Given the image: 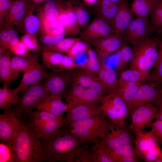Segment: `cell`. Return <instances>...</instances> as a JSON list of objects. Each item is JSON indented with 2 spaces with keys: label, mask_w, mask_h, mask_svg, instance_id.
Listing matches in <instances>:
<instances>
[{
  "label": "cell",
  "mask_w": 162,
  "mask_h": 162,
  "mask_svg": "<svg viewBox=\"0 0 162 162\" xmlns=\"http://www.w3.org/2000/svg\"><path fill=\"white\" fill-rule=\"evenodd\" d=\"M64 35L54 36L44 34L41 40L44 46H52L56 45L64 38Z\"/></svg>",
  "instance_id": "cell-54"
},
{
  "label": "cell",
  "mask_w": 162,
  "mask_h": 162,
  "mask_svg": "<svg viewBox=\"0 0 162 162\" xmlns=\"http://www.w3.org/2000/svg\"><path fill=\"white\" fill-rule=\"evenodd\" d=\"M158 104H162V83L160 86L156 101L154 104L156 105Z\"/></svg>",
  "instance_id": "cell-57"
},
{
  "label": "cell",
  "mask_w": 162,
  "mask_h": 162,
  "mask_svg": "<svg viewBox=\"0 0 162 162\" xmlns=\"http://www.w3.org/2000/svg\"><path fill=\"white\" fill-rule=\"evenodd\" d=\"M89 48L87 44L81 40L73 45L67 54L68 56L74 61L79 54L86 51Z\"/></svg>",
  "instance_id": "cell-49"
},
{
  "label": "cell",
  "mask_w": 162,
  "mask_h": 162,
  "mask_svg": "<svg viewBox=\"0 0 162 162\" xmlns=\"http://www.w3.org/2000/svg\"><path fill=\"white\" fill-rule=\"evenodd\" d=\"M119 79L126 82L143 83L152 82L151 73L129 68L120 73Z\"/></svg>",
  "instance_id": "cell-30"
},
{
  "label": "cell",
  "mask_w": 162,
  "mask_h": 162,
  "mask_svg": "<svg viewBox=\"0 0 162 162\" xmlns=\"http://www.w3.org/2000/svg\"><path fill=\"white\" fill-rule=\"evenodd\" d=\"M154 32L148 19H133L124 32L123 42L132 45L135 42L149 37Z\"/></svg>",
  "instance_id": "cell-12"
},
{
  "label": "cell",
  "mask_w": 162,
  "mask_h": 162,
  "mask_svg": "<svg viewBox=\"0 0 162 162\" xmlns=\"http://www.w3.org/2000/svg\"><path fill=\"white\" fill-rule=\"evenodd\" d=\"M158 107L154 119L162 121V104H158L156 105Z\"/></svg>",
  "instance_id": "cell-56"
},
{
  "label": "cell",
  "mask_w": 162,
  "mask_h": 162,
  "mask_svg": "<svg viewBox=\"0 0 162 162\" xmlns=\"http://www.w3.org/2000/svg\"><path fill=\"white\" fill-rule=\"evenodd\" d=\"M159 0H133L130 9L137 18L148 19Z\"/></svg>",
  "instance_id": "cell-27"
},
{
  "label": "cell",
  "mask_w": 162,
  "mask_h": 162,
  "mask_svg": "<svg viewBox=\"0 0 162 162\" xmlns=\"http://www.w3.org/2000/svg\"><path fill=\"white\" fill-rule=\"evenodd\" d=\"M158 107L151 103L142 105L131 114L129 128L136 135L144 130L147 125L154 119Z\"/></svg>",
  "instance_id": "cell-11"
},
{
  "label": "cell",
  "mask_w": 162,
  "mask_h": 162,
  "mask_svg": "<svg viewBox=\"0 0 162 162\" xmlns=\"http://www.w3.org/2000/svg\"><path fill=\"white\" fill-rule=\"evenodd\" d=\"M82 67V65L75 63L74 60L68 56L64 55L62 61L58 68L57 70H72Z\"/></svg>",
  "instance_id": "cell-52"
},
{
  "label": "cell",
  "mask_w": 162,
  "mask_h": 162,
  "mask_svg": "<svg viewBox=\"0 0 162 162\" xmlns=\"http://www.w3.org/2000/svg\"><path fill=\"white\" fill-rule=\"evenodd\" d=\"M99 104L111 123L120 127H127L125 120L129 110L121 97L115 93L102 95Z\"/></svg>",
  "instance_id": "cell-6"
},
{
  "label": "cell",
  "mask_w": 162,
  "mask_h": 162,
  "mask_svg": "<svg viewBox=\"0 0 162 162\" xmlns=\"http://www.w3.org/2000/svg\"><path fill=\"white\" fill-rule=\"evenodd\" d=\"M158 46V57L153 66L154 70L151 73V76L152 81L162 83V40L161 38Z\"/></svg>",
  "instance_id": "cell-46"
},
{
  "label": "cell",
  "mask_w": 162,
  "mask_h": 162,
  "mask_svg": "<svg viewBox=\"0 0 162 162\" xmlns=\"http://www.w3.org/2000/svg\"><path fill=\"white\" fill-rule=\"evenodd\" d=\"M12 57L9 50L0 55V82L3 84L10 85L21 76L19 73H14L11 70Z\"/></svg>",
  "instance_id": "cell-24"
},
{
  "label": "cell",
  "mask_w": 162,
  "mask_h": 162,
  "mask_svg": "<svg viewBox=\"0 0 162 162\" xmlns=\"http://www.w3.org/2000/svg\"><path fill=\"white\" fill-rule=\"evenodd\" d=\"M129 44L123 42L119 49L116 51L118 58L116 69L120 73L125 70L132 58L133 49Z\"/></svg>",
  "instance_id": "cell-32"
},
{
  "label": "cell",
  "mask_w": 162,
  "mask_h": 162,
  "mask_svg": "<svg viewBox=\"0 0 162 162\" xmlns=\"http://www.w3.org/2000/svg\"><path fill=\"white\" fill-rule=\"evenodd\" d=\"M74 162H96L95 157L86 144L83 145L80 151L75 156Z\"/></svg>",
  "instance_id": "cell-47"
},
{
  "label": "cell",
  "mask_w": 162,
  "mask_h": 162,
  "mask_svg": "<svg viewBox=\"0 0 162 162\" xmlns=\"http://www.w3.org/2000/svg\"><path fill=\"white\" fill-rule=\"evenodd\" d=\"M123 42L121 38L113 34L94 40L90 44L99 56L104 57L118 51Z\"/></svg>",
  "instance_id": "cell-19"
},
{
  "label": "cell",
  "mask_w": 162,
  "mask_h": 162,
  "mask_svg": "<svg viewBox=\"0 0 162 162\" xmlns=\"http://www.w3.org/2000/svg\"><path fill=\"white\" fill-rule=\"evenodd\" d=\"M103 112L101 106L96 104H86L68 107L66 111L64 126L100 115Z\"/></svg>",
  "instance_id": "cell-16"
},
{
  "label": "cell",
  "mask_w": 162,
  "mask_h": 162,
  "mask_svg": "<svg viewBox=\"0 0 162 162\" xmlns=\"http://www.w3.org/2000/svg\"><path fill=\"white\" fill-rule=\"evenodd\" d=\"M68 6L65 9H61L57 20L64 28L66 34L76 35L79 32L80 27L78 25L74 8Z\"/></svg>",
  "instance_id": "cell-23"
},
{
  "label": "cell",
  "mask_w": 162,
  "mask_h": 162,
  "mask_svg": "<svg viewBox=\"0 0 162 162\" xmlns=\"http://www.w3.org/2000/svg\"><path fill=\"white\" fill-rule=\"evenodd\" d=\"M133 15L126 1L119 5L114 20L112 29L114 34L122 40L124 32L134 19Z\"/></svg>",
  "instance_id": "cell-20"
},
{
  "label": "cell",
  "mask_w": 162,
  "mask_h": 162,
  "mask_svg": "<svg viewBox=\"0 0 162 162\" xmlns=\"http://www.w3.org/2000/svg\"><path fill=\"white\" fill-rule=\"evenodd\" d=\"M33 7L27 13L21 24L25 34L35 35L41 27L39 17L34 14Z\"/></svg>",
  "instance_id": "cell-37"
},
{
  "label": "cell",
  "mask_w": 162,
  "mask_h": 162,
  "mask_svg": "<svg viewBox=\"0 0 162 162\" xmlns=\"http://www.w3.org/2000/svg\"><path fill=\"white\" fill-rule=\"evenodd\" d=\"M9 50L12 52L15 55L20 56L23 58H26L29 56L28 50L20 40L16 46L12 47Z\"/></svg>",
  "instance_id": "cell-55"
},
{
  "label": "cell",
  "mask_w": 162,
  "mask_h": 162,
  "mask_svg": "<svg viewBox=\"0 0 162 162\" xmlns=\"http://www.w3.org/2000/svg\"><path fill=\"white\" fill-rule=\"evenodd\" d=\"M21 92L17 102L12 109L13 112L20 117L23 114L27 115L36 108L41 100L50 95L45 81L31 85Z\"/></svg>",
  "instance_id": "cell-5"
},
{
  "label": "cell",
  "mask_w": 162,
  "mask_h": 162,
  "mask_svg": "<svg viewBox=\"0 0 162 162\" xmlns=\"http://www.w3.org/2000/svg\"><path fill=\"white\" fill-rule=\"evenodd\" d=\"M72 71L56 70L50 72L45 81L50 95L63 98L69 86L72 82Z\"/></svg>",
  "instance_id": "cell-10"
},
{
  "label": "cell",
  "mask_w": 162,
  "mask_h": 162,
  "mask_svg": "<svg viewBox=\"0 0 162 162\" xmlns=\"http://www.w3.org/2000/svg\"><path fill=\"white\" fill-rule=\"evenodd\" d=\"M10 85L4 84L0 88V108L4 111L11 108L12 105H15L20 97L18 93L11 89Z\"/></svg>",
  "instance_id": "cell-31"
},
{
  "label": "cell",
  "mask_w": 162,
  "mask_h": 162,
  "mask_svg": "<svg viewBox=\"0 0 162 162\" xmlns=\"http://www.w3.org/2000/svg\"><path fill=\"white\" fill-rule=\"evenodd\" d=\"M42 56V64L44 68L53 70H56L57 67L59 68L64 55L58 52L43 50Z\"/></svg>",
  "instance_id": "cell-36"
},
{
  "label": "cell",
  "mask_w": 162,
  "mask_h": 162,
  "mask_svg": "<svg viewBox=\"0 0 162 162\" xmlns=\"http://www.w3.org/2000/svg\"><path fill=\"white\" fill-rule=\"evenodd\" d=\"M112 2L118 5H120L123 2L126 1V0H109Z\"/></svg>",
  "instance_id": "cell-58"
},
{
  "label": "cell",
  "mask_w": 162,
  "mask_h": 162,
  "mask_svg": "<svg viewBox=\"0 0 162 162\" xmlns=\"http://www.w3.org/2000/svg\"><path fill=\"white\" fill-rule=\"evenodd\" d=\"M92 150L96 162H114L108 149L100 142L94 144Z\"/></svg>",
  "instance_id": "cell-45"
},
{
  "label": "cell",
  "mask_w": 162,
  "mask_h": 162,
  "mask_svg": "<svg viewBox=\"0 0 162 162\" xmlns=\"http://www.w3.org/2000/svg\"><path fill=\"white\" fill-rule=\"evenodd\" d=\"M33 7L29 0H16L4 18V27H13L20 24Z\"/></svg>",
  "instance_id": "cell-18"
},
{
  "label": "cell",
  "mask_w": 162,
  "mask_h": 162,
  "mask_svg": "<svg viewBox=\"0 0 162 162\" xmlns=\"http://www.w3.org/2000/svg\"><path fill=\"white\" fill-rule=\"evenodd\" d=\"M151 128L150 130L157 143L162 147V121L155 120L147 126Z\"/></svg>",
  "instance_id": "cell-48"
},
{
  "label": "cell",
  "mask_w": 162,
  "mask_h": 162,
  "mask_svg": "<svg viewBox=\"0 0 162 162\" xmlns=\"http://www.w3.org/2000/svg\"><path fill=\"white\" fill-rule=\"evenodd\" d=\"M155 162H162V156L157 159Z\"/></svg>",
  "instance_id": "cell-61"
},
{
  "label": "cell",
  "mask_w": 162,
  "mask_h": 162,
  "mask_svg": "<svg viewBox=\"0 0 162 162\" xmlns=\"http://www.w3.org/2000/svg\"><path fill=\"white\" fill-rule=\"evenodd\" d=\"M16 0H0V22L3 24L4 18Z\"/></svg>",
  "instance_id": "cell-53"
},
{
  "label": "cell",
  "mask_w": 162,
  "mask_h": 162,
  "mask_svg": "<svg viewBox=\"0 0 162 162\" xmlns=\"http://www.w3.org/2000/svg\"><path fill=\"white\" fill-rule=\"evenodd\" d=\"M21 118L11 108L0 114V142L6 143L12 138L23 123Z\"/></svg>",
  "instance_id": "cell-15"
},
{
  "label": "cell",
  "mask_w": 162,
  "mask_h": 162,
  "mask_svg": "<svg viewBox=\"0 0 162 162\" xmlns=\"http://www.w3.org/2000/svg\"><path fill=\"white\" fill-rule=\"evenodd\" d=\"M150 25L154 32L162 34V0L156 4L151 15Z\"/></svg>",
  "instance_id": "cell-42"
},
{
  "label": "cell",
  "mask_w": 162,
  "mask_h": 162,
  "mask_svg": "<svg viewBox=\"0 0 162 162\" xmlns=\"http://www.w3.org/2000/svg\"><path fill=\"white\" fill-rule=\"evenodd\" d=\"M34 3H38L46 1L47 0H31Z\"/></svg>",
  "instance_id": "cell-60"
},
{
  "label": "cell",
  "mask_w": 162,
  "mask_h": 162,
  "mask_svg": "<svg viewBox=\"0 0 162 162\" xmlns=\"http://www.w3.org/2000/svg\"><path fill=\"white\" fill-rule=\"evenodd\" d=\"M133 144H128L114 150L108 149L114 162H118L121 159L125 157H139L135 152Z\"/></svg>",
  "instance_id": "cell-44"
},
{
  "label": "cell",
  "mask_w": 162,
  "mask_h": 162,
  "mask_svg": "<svg viewBox=\"0 0 162 162\" xmlns=\"http://www.w3.org/2000/svg\"><path fill=\"white\" fill-rule=\"evenodd\" d=\"M17 32L13 27H4L0 30V45L9 50L19 41Z\"/></svg>",
  "instance_id": "cell-33"
},
{
  "label": "cell",
  "mask_w": 162,
  "mask_h": 162,
  "mask_svg": "<svg viewBox=\"0 0 162 162\" xmlns=\"http://www.w3.org/2000/svg\"><path fill=\"white\" fill-rule=\"evenodd\" d=\"M142 84L125 81L118 79V86L114 93L121 97L128 107L140 86Z\"/></svg>",
  "instance_id": "cell-28"
},
{
  "label": "cell",
  "mask_w": 162,
  "mask_h": 162,
  "mask_svg": "<svg viewBox=\"0 0 162 162\" xmlns=\"http://www.w3.org/2000/svg\"><path fill=\"white\" fill-rule=\"evenodd\" d=\"M14 162H42V144L36 130L28 122L16 134Z\"/></svg>",
  "instance_id": "cell-2"
},
{
  "label": "cell",
  "mask_w": 162,
  "mask_h": 162,
  "mask_svg": "<svg viewBox=\"0 0 162 162\" xmlns=\"http://www.w3.org/2000/svg\"><path fill=\"white\" fill-rule=\"evenodd\" d=\"M97 75L106 87L108 94L114 93L116 92L118 85V79L115 70L102 65Z\"/></svg>",
  "instance_id": "cell-29"
},
{
  "label": "cell",
  "mask_w": 162,
  "mask_h": 162,
  "mask_svg": "<svg viewBox=\"0 0 162 162\" xmlns=\"http://www.w3.org/2000/svg\"><path fill=\"white\" fill-rule=\"evenodd\" d=\"M20 40L28 50L35 51L38 49V45L35 35L25 34L21 36Z\"/></svg>",
  "instance_id": "cell-51"
},
{
  "label": "cell",
  "mask_w": 162,
  "mask_h": 162,
  "mask_svg": "<svg viewBox=\"0 0 162 162\" xmlns=\"http://www.w3.org/2000/svg\"><path fill=\"white\" fill-rule=\"evenodd\" d=\"M161 34L162 35V38H161V39L162 40V34Z\"/></svg>",
  "instance_id": "cell-62"
},
{
  "label": "cell",
  "mask_w": 162,
  "mask_h": 162,
  "mask_svg": "<svg viewBox=\"0 0 162 162\" xmlns=\"http://www.w3.org/2000/svg\"><path fill=\"white\" fill-rule=\"evenodd\" d=\"M53 134L40 138L42 146V162H74L82 146L69 128H62Z\"/></svg>",
  "instance_id": "cell-1"
},
{
  "label": "cell",
  "mask_w": 162,
  "mask_h": 162,
  "mask_svg": "<svg viewBox=\"0 0 162 162\" xmlns=\"http://www.w3.org/2000/svg\"><path fill=\"white\" fill-rule=\"evenodd\" d=\"M161 83L152 81L142 84L128 106L130 114L138 107L147 103H151L154 104Z\"/></svg>",
  "instance_id": "cell-14"
},
{
  "label": "cell",
  "mask_w": 162,
  "mask_h": 162,
  "mask_svg": "<svg viewBox=\"0 0 162 162\" xmlns=\"http://www.w3.org/2000/svg\"><path fill=\"white\" fill-rule=\"evenodd\" d=\"M64 118L50 122L32 125L36 130L40 138L52 134L62 127L64 124Z\"/></svg>",
  "instance_id": "cell-38"
},
{
  "label": "cell",
  "mask_w": 162,
  "mask_h": 162,
  "mask_svg": "<svg viewBox=\"0 0 162 162\" xmlns=\"http://www.w3.org/2000/svg\"><path fill=\"white\" fill-rule=\"evenodd\" d=\"M62 98L50 95L42 100L36 108L41 111L48 112L57 116H62L68 110V106L62 101Z\"/></svg>",
  "instance_id": "cell-22"
},
{
  "label": "cell",
  "mask_w": 162,
  "mask_h": 162,
  "mask_svg": "<svg viewBox=\"0 0 162 162\" xmlns=\"http://www.w3.org/2000/svg\"><path fill=\"white\" fill-rule=\"evenodd\" d=\"M134 140L128 127H120L111 123L104 138L100 142L109 150H112L128 144H134Z\"/></svg>",
  "instance_id": "cell-9"
},
{
  "label": "cell",
  "mask_w": 162,
  "mask_h": 162,
  "mask_svg": "<svg viewBox=\"0 0 162 162\" xmlns=\"http://www.w3.org/2000/svg\"><path fill=\"white\" fill-rule=\"evenodd\" d=\"M72 82L81 86L93 89L100 96L108 94V92L98 76L82 68L72 71Z\"/></svg>",
  "instance_id": "cell-13"
},
{
  "label": "cell",
  "mask_w": 162,
  "mask_h": 162,
  "mask_svg": "<svg viewBox=\"0 0 162 162\" xmlns=\"http://www.w3.org/2000/svg\"><path fill=\"white\" fill-rule=\"evenodd\" d=\"M41 27L42 28L44 33L54 36L64 35L66 34L65 29L57 21L50 22L40 19Z\"/></svg>",
  "instance_id": "cell-41"
},
{
  "label": "cell",
  "mask_w": 162,
  "mask_h": 162,
  "mask_svg": "<svg viewBox=\"0 0 162 162\" xmlns=\"http://www.w3.org/2000/svg\"><path fill=\"white\" fill-rule=\"evenodd\" d=\"M79 26L83 27L87 24L90 20L89 15L83 8L79 7L74 8Z\"/></svg>",
  "instance_id": "cell-50"
},
{
  "label": "cell",
  "mask_w": 162,
  "mask_h": 162,
  "mask_svg": "<svg viewBox=\"0 0 162 162\" xmlns=\"http://www.w3.org/2000/svg\"><path fill=\"white\" fill-rule=\"evenodd\" d=\"M106 117L102 112L96 116L70 124L69 129L82 145L89 142L97 143L104 138L111 125Z\"/></svg>",
  "instance_id": "cell-3"
},
{
  "label": "cell",
  "mask_w": 162,
  "mask_h": 162,
  "mask_svg": "<svg viewBox=\"0 0 162 162\" xmlns=\"http://www.w3.org/2000/svg\"><path fill=\"white\" fill-rule=\"evenodd\" d=\"M81 40L79 38H63L56 45L50 46H44L42 49V50H49L67 53L73 45Z\"/></svg>",
  "instance_id": "cell-43"
},
{
  "label": "cell",
  "mask_w": 162,
  "mask_h": 162,
  "mask_svg": "<svg viewBox=\"0 0 162 162\" xmlns=\"http://www.w3.org/2000/svg\"><path fill=\"white\" fill-rule=\"evenodd\" d=\"M113 34L111 26L98 18L93 20L81 33L80 36L82 39L90 44L94 40Z\"/></svg>",
  "instance_id": "cell-17"
},
{
  "label": "cell",
  "mask_w": 162,
  "mask_h": 162,
  "mask_svg": "<svg viewBox=\"0 0 162 162\" xmlns=\"http://www.w3.org/2000/svg\"><path fill=\"white\" fill-rule=\"evenodd\" d=\"M160 38H147L138 41L133 45V55L130 68L149 72L158 56L157 47Z\"/></svg>",
  "instance_id": "cell-4"
},
{
  "label": "cell",
  "mask_w": 162,
  "mask_h": 162,
  "mask_svg": "<svg viewBox=\"0 0 162 162\" xmlns=\"http://www.w3.org/2000/svg\"><path fill=\"white\" fill-rule=\"evenodd\" d=\"M98 1V10L99 18L106 22L112 29L114 20L119 5L109 0Z\"/></svg>",
  "instance_id": "cell-26"
},
{
  "label": "cell",
  "mask_w": 162,
  "mask_h": 162,
  "mask_svg": "<svg viewBox=\"0 0 162 162\" xmlns=\"http://www.w3.org/2000/svg\"><path fill=\"white\" fill-rule=\"evenodd\" d=\"M16 134L7 143L0 142V162H14L15 158L14 142Z\"/></svg>",
  "instance_id": "cell-39"
},
{
  "label": "cell",
  "mask_w": 162,
  "mask_h": 162,
  "mask_svg": "<svg viewBox=\"0 0 162 162\" xmlns=\"http://www.w3.org/2000/svg\"><path fill=\"white\" fill-rule=\"evenodd\" d=\"M28 122L33 125L54 122L64 118L62 116H57L51 113L37 110H33L27 115Z\"/></svg>",
  "instance_id": "cell-35"
},
{
  "label": "cell",
  "mask_w": 162,
  "mask_h": 162,
  "mask_svg": "<svg viewBox=\"0 0 162 162\" xmlns=\"http://www.w3.org/2000/svg\"><path fill=\"white\" fill-rule=\"evenodd\" d=\"M100 96L94 90L72 82L63 98L66 101L68 107H71L86 104H99Z\"/></svg>",
  "instance_id": "cell-8"
},
{
  "label": "cell",
  "mask_w": 162,
  "mask_h": 162,
  "mask_svg": "<svg viewBox=\"0 0 162 162\" xmlns=\"http://www.w3.org/2000/svg\"><path fill=\"white\" fill-rule=\"evenodd\" d=\"M44 5L40 14V19L50 22L57 21L61 9L54 0H47Z\"/></svg>",
  "instance_id": "cell-34"
},
{
  "label": "cell",
  "mask_w": 162,
  "mask_h": 162,
  "mask_svg": "<svg viewBox=\"0 0 162 162\" xmlns=\"http://www.w3.org/2000/svg\"><path fill=\"white\" fill-rule=\"evenodd\" d=\"M86 3L89 4H93L95 3L98 0H84Z\"/></svg>",
  "instance_id": "cell-59"
},
{
  "label": "cell",
  "mask_w": 162,
  "mask_h": 162,
  "mask_svg": "<svg viewBox=\"0 0 162 162\" xmlns=\"http://www.w3.org/2000/svg\"><path fill=\"white\" fill-rule=\"evenodd\" d=\"M50 72L45 70L42 66L23 73L19 86L14 90L17 93L21 92L30 86L46 78Z\"/></svg>",
  "instance_id": "cell-25"
},
{
  "label": "cell",
  "mask_w": 162,
  "mask_h": 162,
  "mask_svg": "<svg viewBox=\"0 0 162 162\" xmlns=\"http://www.w3.org/2000/svg\"><path fill=\"white\" fill-rule=\"evenodd\" d=\"M86 52L88 59L86 62L82 65V68L97 75L102 67L99 59V56L95 50L90 47Z\"/></svg>",
  "instance_id": "cell-40"
},
{
  "label": "cell",
  "mask_w": 162,
  "mask_h": 162,
  "mask_svg": "<svg viewBox=\"0 0 162 162\" xmlns=\"http://www.w3.org/2000/svg\"><path fill=\"white\" fill-rule=\"evenodd\" d=\"M135 135V151L142 160L145 162H155L162 156V149L150 130H144Z\"/></svg>",
  "instance_id": "cell-7"
},
{
  "label": "cell",
  "mask_w": 162,
  "mask_h": 162,
  "mask_svg": "<svg viewBox=\"0 0 162 162\" xmlns=\"http://www.w3.org/2000/svg\"><path fill=\"white\" fill-rule=\"evenodd\" d=\"M40 54L38 52L29 55L27 58L15 55L12 57L11 68L14 73H20L32 70L42 66L38 61Z\"/></svg>",
  "instance_id": "cell-21"
}]
</instances>
